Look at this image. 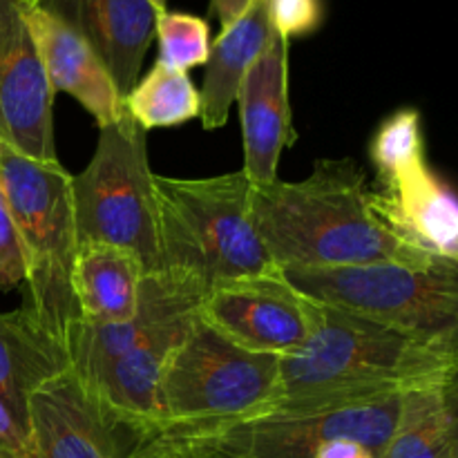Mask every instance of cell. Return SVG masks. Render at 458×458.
I'll list each match as a JSON object with an SVG mask.
<instances>
[{
  "label": "cell",
  "instance_id": "6da1fadb",
  "mask_svg": "<svg viewBox=\"0 0 458 458\" xmlns=\"http://www.w3.org/2000/svg\"><path fill=\"white\" fill-rule=\"evenodd\" d=\"M250 208L255 231L280 271L423 268L434 259L383 222L353 159H318L302 182L253 186Z\"/></svg>",
  "mask_w": 458,
  "mask_h": 458
},
{
  "label": "cell",
  "instance_id": "7a4b0ae2",
  "mask_svg": "<svg viewBox=\"0 0 458 458\" xmlns=\"http://www.w3.org/2000/svg\"><path fill=\"white\" fill-rule=\"evenodd\" d=\"M454 365L378 320L320 302L311 338L280 358L273 411L343 405L438 383Z\"/></svg>",
  "mask_w": 458,
  "mask_h": 458
},
{
  "label": "cell",
  "instance_id": "3957f363",
  "mask_svg": "<svg viewBox=\"0 0 458 458\" xmlns=\"http://www.w3.org/2000/svg\"><path fill=\"white\" fill-rule=\"evenodd\" d=\"M244 170L217 177L155 174L161 271L201 295L240 277L277 271L253 224Z\"/></svg>",
  "mask_w": 458,
  "mask_h": 458
},
{
  "label": "cell",
  "instance_id": "277c9868",
  "mask_svg": "<svg viewBox=\"0 0 458 458\" xmlns=\"http://www.w3.org/2000/svg\"><path fill=\"white\" fill-rule=\"evenodd\" d=\"M280 358L253 353L197 318L170 356L155 434L208 441L271 410Z\"/></svg>",
  "mask_w": 458,
  "mask_h": 458
},
{
  "label": "cell",
  "instance_id": "5b68a950",
  "mask_svg": "<svg viewBox=\"0 0 458 458\" xmlns=\"http://www.w3.org/2000/svg\"><path fill=\"white\" fill-rule=\"evenodd\" d=\"M0 186L25 253L27 309L65 347L67 334L79 320L72 291L81 246L72 174L58 161L30 159L0 141Z\"/></svg>",
  "mask_w": 458,
  "mask_h": 458
},
{
  "label": "cell",
  "instance_id": "8992f818",
  "mask_svg": "<svg viewBox=\"0 0 458 458\" xmlns=\"http://www.w3.org/2000/svg\"><path fill=\"white\" fill-rule=\"evenodd\" d=\"M282 273L309 298L383 322L450 365H458L456 259L434 258L423 268L365 267Z\"/></svg>",
  "mask_w": 458,
  "mask_h": 458
},
{
  "label": "cell",
  "instance_id": "52a82bcc",
  "mask_svg": "<svg viewBox=\"0 0 458 458\" xmlns=\"http://www.w3.org/2000/svg\"><path fill=\"white\" fill-rule=\"evenodd\" d=\"M146 134L128 110L103 125L89 164L72 174V201L81 244L132 250L150 276L161 271V250Z\"/></svg>",
  "mask_w": 458,
  "mask_h": 458
},
{
  "label": "cell",
  "instance_id": "ba28073f",
  "mask_svg": "<svg viewBox=\"0 0 458 458\" xmlns=\"http://www.w3.org/2000/svg\"><path fill=\"white\" fill-rule=\"evenodd\" d=\"M407 392L343 405L273 411L199 443L208 447L210 458H316L327 443L353 438L380 458L401 420Z\"/></svg>",
  "mask_w": 458,
  "mask_h": 458
},
{
  "label": "cell",
  "instance_id": "9c48e42d",
  "mask_svg": "<svg viewBox=\"0 0 458 458\" xmlns=\"http://www.w3.org/2000/svg\"><path fill=\"white\" fill-rule=\"evenodd\" d=\"M197 318L246 352L286 358L316 331L320 302L277 268L213 286L199 300Z\"/></svg>",
  "mask_w": 458,
  "mask_h": 458
},
{
  "label": "cell",
  "instance_id": "30bf717a",
  "mask_svg": "<svg viewBox=\"0 0 458 458\" xmlns=\"http://www.w3.org/2000/svg\"><path fill=\"white\" fill-rule=\"evenodd\" d=\"M27 410L38 458H123L143 438L72 367L36 389Z\"/></svg>",
  "mask_w": 458,
  "mask_h": 458
},
{
  "label": "cell",
  "instance_id": "8fae6325",
  "mask_svg": "<svg viewBox=\"0 0 458 458\" xmlns=\"http://www.w3.org/2000/svg\"><path fill=\"white\" fill-rule=\"evenodd\" d=\"M54 92L22 0H0V141L54 164Z\"/></svg>",
  "mask_w": 458,
  "mask_h": 458
},
{
  "label": "cell",
  "instance_id": "7c38bea8",
  "mask_svg": "<svg viewBox=\"0 0 458 458\" xmlns=\"http://www.w3.org/2000/svg\"><path fill=\"white\" fill-rule=\"evenodd\" d=\"M244 143V170L253 186L277 182L282 152L298 134L291 125L289 38L273 31L267 49L255 58L237 92Z\"/></svg>",
  "mask_w": 458,
  "mask_h": 458
},
{
  "label": "cell",
  "instance_id": "4fadbf2b",
  "mask_svg": "<svg viewBox=\"0 0 458 458\" xmlns=\"http://www.w3.org/2000/svg\"><path fill=\"white\" fill-rule=\"evenodd\" d=\"M371 191L376 213L414 249L458 262V195L445 186L428 159L378 174Z\"/></svg>",
  "mask_w": 458,
  "mask_h": 458
},
{
  "label": "cell",
  "instance_id": "5bb4252c",
  "mask_svg": "<svg viewBox=\"0 0 458 458\" xmlns=\"http://www.w3.org/2000/svg\"><path fill=\"white\" fill-rule=\"evenodd\" d=\"M76 31L98 54L121 97L137 85L157 36L159 9L150 0H30Z\"/></svg>",
  "mask_w": 458,
  "mask_h": 458
},
{
  "label": "cell",
  "instance_id": "9a60e30c",
  "mask_svg": "<svg viewBox=\"0 0 458 458\" xmlns=\"http://www.w3.org/2000/svg\"><path fill=\"white\" fill-rule=\"evenodd\" d=\"M22 12L54 92L74 97L98 128L119 119L125 110L123 97L89 43L40 4L22 0Z\"/></svg>",
  "mask_w": 458,
  "mask_h": 458
},
{
  "label": "cell",
  "instance_id": "2e32d148",
  "mask_svg": "<svg viewBox=\"0 0 458 458\" xmlns=\"http://www.w3.org/2000/svg\"><path fill=\"white\" fill-rule=\"evenodd\" d=\"M195 320L197 313L170 322L152 334L146 343L83 376L107 403V407L141 437L155 434L159 423V389L165 365Z\"/></svg>",
  "mask_w": 458,
  "mask_h": 458
},
{
  "label": "cell",
  "instance_id": "e0dca14e",
  "mask_svg": "<svg viewBox=\"0 0 458 458\" xmlns=\"http://www.w3.org/2000/svg\"><path fill=\"white\" fill-rule=\"evenodd\" d=\"M146 268L128 249L101 242L79 246L72 276L79 320L85 325H119L137 316Z\"/></svg>",
  "mask_w": 458,
  "mask_h": 458
},
{
  "label": "cell",
  "instance_id": "ac0fdd59",
  "mask_svg": "<svg viewBox=\"0 0 458 458\" xmlns=\"http://www.w3.org/2000/svg\"><path fill=\"white\" fill-rule=\"evenodd\" d=\"M268 0H253L249 9L210 45L204 85L199 89V121L204 130H219L228 121L237 92L255 58L267 49L273 36Z\"/></svg>",
  "mask_w": 458,
  "mask_h": 458
},
{
  "label": "cell",
  "instance_id": "d6986e66",
  "mask_svg": "<svg viewBox=\"0 0 458 458\" xmlns=\"http://www.w3.org/2000/svg\"><path fill=\"white\" fill-rule=\"evenodd\" d=\"M65 369H70L67 349L30 309L0 313V396L30 414L31 394Z\"/></svg>",
  "mask_w": 458,
  "mask_h": 458
},
{
  "label": "cell",
  "instance_id": "ffe728a7",
  "mask_svg": "<svg viewBox=\"0 0 458 458\" xmlns=\"http://www.w3.org/2000/svg\"><path fill=\"white\" fill-rule=\"evenodd\" d=\"M123 106L148 132L157 128H177L199 116L201 98L188 72H179L157 61L152 70L125 94Z\"/></svg>",
  "mask_w": 458,
  "mask_h": 458
},
{
  "label": "cell",
  "instance_id": "44dd1931",
  "mask_svg": "<svg viewBox=\"0 0 458 458\" xmlns=\"http://www.w3.org/2000/svg\"><path fill=\"white\" fill-rule=\"evenodd\" d=\"M380 458H452L441 380L405 394L401 420Z\"/></svg>",
  "mask_w": 458,
  "mask_h": 458
},
{
  "label": "cell",
  "instance_id": "7402d4cb",
  "mask_svg": "<svg viewBox=\"0 0 458 458\" xmlns=\"http://www.w3.org/2000/svg\"><path fill=\"white\" fill-rule=\"evenodd\" d=\"M159 61L179 72L206 65L210 56L208 22L183 12H161L157 18Z\"/></svg>",
  "mask_w": 458,
  "mask_h": 458
},
{
  "label": "cell",
  "instance_id": "603a6c76",
  "mask_svg": "<svg viewBox=\"0 0 458 458\" xmlns=\"http://www.w3.org/2000/svg\"><path fill=\"white\" fill-rule=\"evenodd\" d=\"M25 253L13 224L9 201L0 186V289L12 291L25 284Z\"/></svg>",
  "mask_w": 458,
  "mask_h": 458
},
{
  "label": "cell",
  "instance_id": "cb8c5ba5",
  "mask_svg": "<svg viewBox=\"0 0 458 458\" xmlns=\"http://www.w3.org/2000/svg\"><path fill=\"white\" fill-rule=\"evenodd\" d=\"M273 30L284 38L309 36L322 22V0H268Z\"/></svg>",
  "mask_w": 458,
  "mask_h": 458
},
{
  "label": "cell",
  "instance_id": "d4e9b609",
  "mask_svg": "<svg viewBox=\"0 0 458 458\" xmlns=\"http://www.w3.org/2000/svg\"><path fill=\"white\" fill-rule=\"evenodd\" d=\"M0 458H38L30 414L0 396Z\"/></svg>",
  "mask_w": 458,
  "mask_h": 458
},
{
  "label": "cell",
  "instance_id": "484cf974",
  "mask_svg": "<svg viewBox=\"0 0 458 458\" xmlns=\"http://www.w3.org/2000/svg\"><path fill=\"white\" fill-rule=\"evenodd\" d=\"M123 458H210V452L199 441L150 434L143 437Z\"/></svg>",
  "mask_w": 458,
  "mask_h": 458
},
{
  "label": "cell",
  "instance_id": "4316f807",
  "mask_svg": "<svg viewBox=\"0 0 458 458\" xmlns=\"http://www.w3.org/2000/svg\"><path fill=\"white\" fill-rule=\"evenodd\" d=\"M443 407H445L447 428H450L452 458H458V365L452 367L441 380Z\"/></svg>",
  "mask_w": 458,
  "mask_h": 458
},
{
  "label": "cell",
  "instance_id": "83f0119b",
  "mask_svg": "<svg viewBox=\"0 0 458 458\" xmlns=\"http://www.w3.org/2000/svg\"><path fill=\"white\" fill-rule=\"evenodd\" d=\"M316 458H378L367 445L353 438H338L318 450Z\"/></svg>",
  "mask_w": 458,
  "mask_h": 458
},
{
  "label": "cell",
  "instance_id": "f1b7e54d",
  "mask_svg": "<svg viewBox=\"0 0 458 458\" xmlns=\"http://www.w3.org/2000/svg\"><path fill=\"white\" fill-rule=\"evenodd\" d=\"M250 4H253V0H210V9H213V13L217 16L222 30L224 27L233 25Z\"/></svg>",
  "mask_w": 458,
  "mask_h": 458
},
{
  "label": "cell",
  "instance_id": "f546056e",
  "mask_svg": "<svg viewBox=\"0 0 458 458\" xmlns=\"http://www.w3.org/2000/svg\"><path fill=\"white\" fill-rule=\"evenodd\" d=\"M152 4H155L157 9H159V12H165V3H168V0H150Z\"/></svg>",
  "mask_w": 458,
  "mask_h": 458
}]
</instances>
